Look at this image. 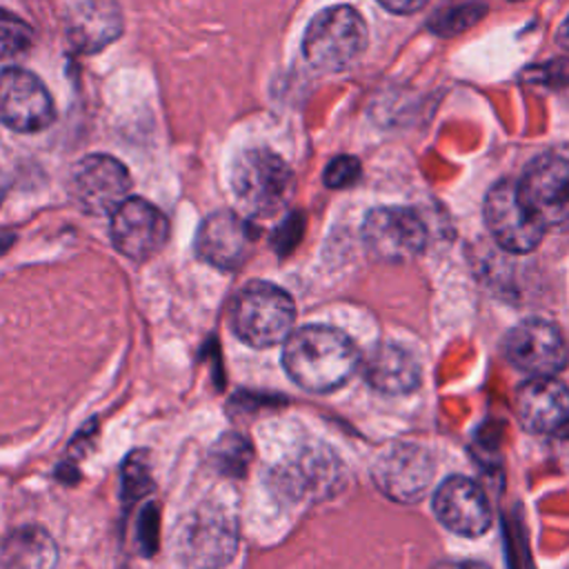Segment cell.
<instances>
[{"instance_id": "5bb4252c", "label": "cell", "mask_w": 569, "mask_h": 569, "mask_svg": "<svg viewBox=\"0 0 569 569\" xmlns=\"http://www.w3.org/2000/svg\"><path fill=\"white\" fill-rule=\"evenodd\" d=\"M505 356L525 373L553 376L567 365V345L556 325L529 318L507 333Z\"/></svg>"}, {"instance_id": "484cf974", "label": "cell", "mask_w": 569, "mask_h": 569, "mask_svg": "<svg viewBox=\"0 0 569 569\" xmlns=\"http://www.w3.org/2000/svg\"><path fill=\"white\" fill-rule=\"evenodd\" d=\"M302 229L305 218L300 213H291L280 222V227L271 236V247L278 251V256H287L298 244V240L302 238Z\"/></svg>"}, {"instance_id": "1f68e13d", "label": "cell", "mask_w": 569, "mask_h": 569, "mask_svg": "<svg viewBox=\"0 0 569 569\" xmlns=\"http://www.w3.org/2000/svg\"><path fill=\"white\" fill-rule=\"evenodd\" d=\"M4 193H7V178H4V173H2V169H0V204H2V200H4Z\"/></svg>"}, {"instance_id": "e0dca14e", "label": "cell", "mask_w": 569, "mask_h": 569, "mask_svg": "<svg viewBox=\"0 0 569 569\" xmlns=\"http://www.w3.org/2000/svg\"><path fill=\"white\" fill-rule=\"evenodd\" d=\"M516 416L531 433H556L569 422V389L553 376H533L516 391Z\"/></svg>"}, {"instance_id": "5b68a950", "label": "cell", "mask_w": 569, "mask_h": 569, "mask_svg": "<svg viewBox=\"0 0 569 569\" xmlns=\"http://www.w3.org/2000/svg\"><path fill=\"white\" fill-rule=\"evenodd\" d=\"M238 549L233 513L218 502L198 505L178 531V553L189 569H222Z\"/></svg>"}, {"instance_id": "ffe728a7", "label": "cell", "mask_w": 569, "mask_h": 569, "mask_svg": "<svg viewBox=\"0 0 569 569\" xmlns=\"http://www.w3.org/2000/svg\"><path fill=\"white\" fill-rule=\"evenodd\" d=\"M56 562V547L40 527H22L4 542L7 569H51Z\"/></svg>"}, {"instance_id": "ba28073f", "label": "cell", "mask_w": 569, "mask_h": 569, "mask_svg": "<svg viewBox=\"0 0 569 569\" xmlns=\"http://www.w3.org/2000/svg\"><path fill=\"white\" fill-rule=\"evenodd\" d=\"M362 240L373 258L402 262L425 249L427 231L416 211L407 207H378L365 218Z\"/></svg>"}, {"instance_id": "8992f818", "label": "cell", "mask_w": 569, "mask_h": 569, "mask_svg": "<svg viewBox=\"0 0 569 569\" xmlns=\"http://www.w3.org/2000/svg\"><path fill=\"white\" fill-rule=\"evenodd\" d=\"M340 460L322 445H307L271 471V487L287 500H322L338 491Z\"/></svg>"}, {"instance_id": "ac0fdd59", "label": "cell", "mask_w": 569, "mask_h": 569, "mask_svg": "<svg viewBox=\"0 0 569 569\" xmlns=\"http://www.w3.org/2000/svg\"><path fill=\"white\" fill-rule=\"evenodd\" d=\"M122 31V13L116 0H78L64 18V33L80 53H98Z\"/></svg>"}, {"instance_id": "83f0119b", "label": "cell", "mask_w": 569, "mask_h": 569, "mask_svg": "<svg viewBox=\"0 0 569 569\" xmlns=\"http://www.w3.org/2000/svg\"><path fill=\"white\" fill-rule=\"evenodd\" d=\"M556 449L558 453L569 462V422L565 427H560L556 433Z\"/></svg>"}, {"instance_id": "d6986e66", "label": "cell", "mask_w": 569, "mask_h": 569, "mask_svg": "<svg viewBox=\"0 0 569 569\" xmlns=\"http://www.w3.org/2000/svg\"><path fill=\"white\" fill-rule=\"evenodd\" d=\"M367 382L382 393H409L420 382V367L416 358L398 345L376 347L365 362Z\"/></svg>"}, {"instance_id": "3957f363", "label": "cell", "mask_w": 569, "mask_h": 569, "mask_svg": "<svg viewBox=\"0 0 569 569\" xmlns=\"http://www.w3.org/2000/svg\"><path fill=\"white\" fill-rule=\"evenodd\" d=\"M231 189L244 213L269 218L287 204L293 191V173L276 151L251 147L233 162Z\"/></svg>"}, {"instance_id": "f546056e", "label": "cell", "mask_w": 569, "mask_h": 569, "mask_svg": "<svg viewBox=\"0 0 569 569\" xmlns=\"http://www.w3.org/2000/svg\"><path fill=\"white\" fill-rule=\"evenodd\" d=\"M11 242H13V236L7 231H0V256L11 247Z\"/></svg>"}, {"instance_id": "d4e9b609", "label": "cell", "mask_w": 569, "mask_h": 569, "mask_svg": "<svg viewBox=\"0 0 569 569\" xmlns=\"http://www.w3.org/2000/svg\"><path fill=\"white\" fill-rule=\"evenodd\" d=\"M360 176V162L353 156H336L327 167H325V184L331 189H345L353 184Z\"/></svg>"}, {"instance_id": "30bf717a", "label": "cell", "mask_w": 569, "mask_h": 569, "mask_svg": "<svg viewBox=\"0 0 569 569\" xmlns=\"http://www.w3.org/2000/svg\"><path fill=\"white\" fill-rule=\"evenodd\" d=\"M56 118L53 100L42 80L24 69L0 71V122L18 133L47 129Z\"/></svg>"}, {"instance_id": "7402d4cb", "label": "cell", "mask_w": 569, "mask_h": 569, "mask_svg": "<svg viewBox=\"0 0 569 569\" xmlns=\"http://www.w3.org/2000/svg\"><path fill=\"white\" fill-rule=\"evenodd\" d=\"M153 487V478H151V465H149V456L144 451H131L124 462H122V471H120V496H122V505H136L140 498H144Z\"/></svg>"}, {"instance_id": "4fadbf2b", "label": "cell", "mask_w": 569, "mask_h": 569, "mask_svg": "<svg viewBox=\"0 0 569 569\" xmlns=\"http://www.w3.org/2000/svg\"><path fill=\"white\" fill-rule=\"evenodd\" d=\"M258 242L256 224L236 211H216L207 216L196 233L198 256L224 271L238 269Z\"/></svg>"}, {"instance_id": "277c9868", "label": "cell", "mask_w": 569, "mask_h": 569, "mask_svg": "<svg viewBox=\"0 0 569 569\" xmlns=\"http://www.w3.org/2000/svg\"><path fill=\"white\" fill-rule=\"evenodd\" d=\"M367 47V24L349 4L327 7L309 22L302 38L305 58L320 71L349 67Z\"/></svg>"}, {"instance_id": "cb8c5ba5", "label": "cell", "mask_w": 569, "mask_h": 569, "mask_svg": "<svg viewBox=\"0 0 569 569\" xmlns=\"http://www.w3.org/2000/svg\"><path fill=\"white\" fill-rule=\"evenodd\" d=\"M158 533H160V513L158 505H144L138 516L136 525V540L144 556H153L158 549Z\"/></svg>"}, {"instance_id": "9c48e42d", "label": "cell", "mask_w": 569, "mask_h": 569, "mask_svg": "<svg viewBox=\"0 0 569 569\" xmlns=\"http://www.w3.org/2000/svg\"><path fill=\"white\" fill-rule=\"evenodd\" d=\"M485 222L493 240L511 253L533 251L547 231L522 204L518 182L511 180L489 189L485 198Z\"/></svg>"}, {"instance_id": "9a60e30c", "label": "cell", "mask_w": 569, "mask_h": 569, "mask_svg": "<svg viewBox=\"0 0 569 569\" xmlns=\"http://www.w3.org/2000/svg\"><path fill=\"white\" fill-rule=\"evenodd\" d=\"M431 458L425 449L398 442L378 456L371 476L378 489L398 502L418 500L431 480Z\"/></svg>"}, {"instance_id": "8fae6325", "label": "cell", "mask_w": 569, "mask_h": 569, "mask_svg": "<svg viewBox=\"0 0 569 569\" xmlns=\"http://www.w3.org/2000/svg\"><path fill=\"white\" fill-rule=\"evenodd\" d=\"M131 178L127 167L107 153L82 158L71 173V193L89 216L113 213L129 196Z\"/></svg>"}, {"instance_id": "44dd1931", "label": "cell", "mask_w": 569, "mask_h": 569, "mask_svg": "<svg viewBox=\"0 0 569 569\" xmlns=\"http://www.w3.org/2000/svg\"><path fill=\"white\" fill-rule=\"evenodd\" d=\"M209 458L222 476L240 478V476L247 473V467L253 458V449L247 442V438H242L240 433L229 431V433H224L216 440V445L211 447Z\"/></svg>"}, {"instance_id": "7a4b0ae2", "label": "cell", "mask_w": 569, "mask_h": 569, "mask_svg": "<svg viewBox=\"0 0 569 569\" xmlns=\"http://www.w3.org/2000/svg\"><path fill=\"white\" fill-rule=\"evenodd\" d=\"M296 320L291 296L267 280H251L231 302V329L253 349H267L289 338Z\"/></svg>"}, {"instance_id": "f1b7e54d", "label": "cell", "mask_w": 569, "mask_h": 569, "mask_svg": "<svg viewBox=\"0 0 569 569\" xmlns=\"http://www.w3.org/2000/svg\"><path fill=\"white\" fill-rule=\"evenodd\" d=\"M436 569H489V567L482 565V562L467 560V562H445V565H440V567H436Z\"/></svg>"}, {"instance_id": "4dcf8cb0", "label": "cell", "mask_w": 569, "mask_h": 569, "mask_svg": "<svg viewBox=\"0 0 569 569\" xmlns=\"http://www.w3.org/2000/svg\"><path fill=\"white\" fill-rule=\"evenodd\" d=\"M567 49H569V20L565 22V27L560 29V38H558Z\"/></svg>"}, {"instance_id": "7c38bea8", "label": "cell", "mask_w": 569, "mask_h": 569, "mask_svg": "<svg viewBox=\"0 0 569 569\" xmlns=\"http://www.w3.org/2000/svg\"><path fill=\"white\" fill-rule=\"evenodd\" d=\"M111 242L129 260L142 262L156 256L169 236L164 213L144 198H127L111 213Z\"/></svg>"}, {"instance_id": "2e32d148", "label": "cell", "mask_w": 569, "mask_h": 569, "mask_svg": "<svg viewBox=\"0 0 569 569\" xmlns=\"http://www.w3.org/2000/svg\"><path fill=\"white\" fill-rule=\"evenodd\" d=\"M433 511L449 531L467 538L482 536L491 527V507L485 491L465 476H451L438 487Z\"/></svg>"}, {"instance_id": "603a6c76", "label": "cell", "mask_w": 569, "mask_h": 569, "mask_svg": "<svg viewBox=\"0 0 569 569\" xmlns=\"http://www.w3.org/2000/svg\"><path fill=\"white\" fill-rule=\"evenodd\" d=\"M29 40H31V29L16 16L0 9V49L11 56L16 51L27 49Z\"/></svg>"}, {"instance_id": "4316f807", "label": "cell", "mask_w": 569, "mask_h": 569, "mask_svg": "<svg viewBox=\"0 0 569 569\" xmlns=\"http://www.w3.org/2000/svg\"><path fill=\"white\" fill-rule=\"evenodd\" d=\"M378 2L393 13H413L427 4V0H378Z\"/></svg>"}, {"instance_id": "6da1fadb", "label": "cell", "mask_w": 569, "mask_h": 569, "mask_svg": "<svg viewBox=\"0 0 569 569\" xmlns=\"http://www.w3.org/2000/svg\"><path fill=\"white\" fill-rule=\"evenodd\" d=\"M360 365L356 342L340 329L305 325L282 347L287 376L309 393H329L351 380Z\"/></svg>"}, {"instance_id": "52a82bcc", "label": "cell", "mask_w": 569, "mask_h": 569, "mask_svg": "<svg viewBox=\"0 0 569 569\" xmlns=\"http://www.w3.org/2000/svg\"><path fill=\"white\" fill-rule=\"evenodd\" d=\"M518 193L545 229L569 227V160L556 156L536 160L520 178Z\"/></svg>"}]
</instances>
